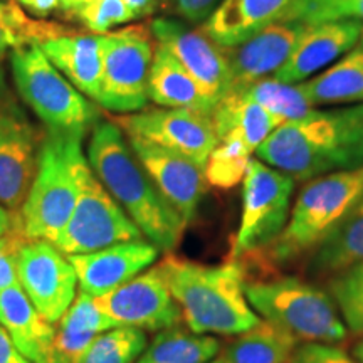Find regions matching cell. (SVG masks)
Returning a JSON list of instances; mask_svg holds the SVG:
<instances>
[{
	"label": "cell",
	"mask_w": 363,
	"mask_h": 363,
	"mask_svg": "<svg viewBox=\"0 0 363 363\" xmlns=\"http://www.w3.org/2000/svg\"><path fill=\"white\" fill-rule=\"evenodd\" d=\"M9 49H17V43L6 27L0 24V59L6 56Z\"/></svg>",
	"instance_id": "43"
},
{
	"label": "cell",
	"mask_w": 363,
	"mask_h": 363,
	"mask_svg": "<svg viewBox=\"0 0 363 363\" xmlns=\"http://www.w3.org/2000/svg\"><path fill=\"white\" fill-rule=\"evenodd\" d=\"M115 123L126 136H138L180 153L201 167H206L217 145L212 116L187 108H145L131 115H120Z\"/></svg>",
	"instance_id": "12"
},
{
	"label": "cell",
	"mask_w": 363,
	"mask_h": 363,
	"mask_svg": "<svg viewBox=\"0 0 363 363\" xmlns=\"http://www.w3.org/2000/svg\"><path fill=\"white\" fill-rule=\"evenodd\" d=\"M13 88L49 133L84 138L99 123V111L49 61L40 45L12 49Z\"/></svg>",
	"instance_id": "5"
},
{
	"label": "cell",
	"mask_w": 363,
	"mask_h": 363,
	"mask_svg": "<svg viewBox=\"0 0 363 363\" xmlns=\"http://www.w3.org/2000/svg\"><path fill=\"white\" fill-rule=\"evenodd\" d=\"M0 325L33 363H52L56 325L35 310L19 284L0 293Z\"/></svg>",
	"instance_id": "20"
},
{
	"label": "cell",
	"mask_w": 363,
	"mask_h": 363,
	"mask_svg": "<svg viewBox=\"0 0 363 363\" xmlns=\"http://www.w3.org/2000/svg\"><path fill=\"white\" fill-rule=\"evenodd\" d=\"M111 328L116 326L108 315L101 296L79 291L56 323L54 357L76 362L98 335Z\"/></svg>",
	"instance_id": "24"
},
{
	"label": "cell",
	"mask_w": 363,
	"mask_h": 363,
	"mask_svg": "<svg viewBox=\"0 0 363 363\" xmlns=\"http://www.w3.org/2000/svg\"><path fill=\"white\" fill-rule=\"evenodd\" d=\"M150 30L153 40L179 59L203 94L217 106L230 88L227 48L212 40L202 29H194L177 19L158 17L150 22Z\"/></svg>",
	"instance_id": "14"
},
{
	"label": "cell",
	"mask_w": 363,
	"mask_h": 363,
	"mask_svg": "<svg viewBox=\"0 0 363 363\" xmlns=\"http://www.w3.org/2000/svg\"><path fill=\"white\" fill-rule=\"evenodd\" d=\"M167 2H170V0H160V4H167Z\"/></svg>",
	"instance_id": "49"
},
{
	"label": "cell",
	"mask_w": 363,
	"mask_h": 363,
	"mask_svg": "<svg viewBox=\"0 0 363 363\" xmlns=\"http://www.w3.org/2000/svg\"><path fill=\"white\" fill-rule=\"evenodd\" d=\"M246 296L261 320L288 331L298 342L337 345L348 335L333 298L294 276L247 283Z\"/></svg>",
	"instance_id": "6"
},
{
	"label": "cell",
	"mask_w": 363,
	"mask_h": 363,
	"mask_svg": "<svg viewBox=\"0 0 363 363\" xmlns=\"http://www.w3.org/2000/svg\"><path fill=\"white\" fill-rule=\"evenodd\" d=\"M101 299L115 326L162 331L182 321V311L158 262Z\"/></svg>",
	"instance_id": "15"
},
{
	"label": "cell",
	"mask_w": 363,
	"mask_h": 363,
	"mask_svg": "<svg viewBox=\"0 0 363 363\" xmlns=\"http://www.w3.org/2000/svg\"><path fill=\"white\" fill-rule=\"evenodd\" d=\"M126 138L158 192L179 212L185 225H189L197 216L199 203L206 194L207 179L203 167L138 136Z\"/></svg>",
	"instance_id": "16"
},
{
	"label": "cell",
	"mask_w": 363,
	"mask_h": 363,
	"mask_svg": "<svg viewBox=\"0 0 363 363\" xmlns=\"http://www.w3.org/2000/svg\"><path fill=\"white\" fill-rule=\"evenodd\" d=\"M222 0H170L172 11L187 24H203Z\"/></svg>",
	"instance_id": "38"
},
{
	"label": "cell",
	"mask_w": 363,
	"mask_h": 363,
	"mask_svg": "<svg viewBox=\"0 0 363 363\" xmlns=\"http://www.w3.org/2000/svg\"><path fill=\"white\" fill-rule=\"evenodd\" d=\"M291 0H222L201 29L222 48H234L283 21Z\"/></svg>",
	"instance_id": "21"
},
{
	"label": "cell",
	"mask_w": 363,
	"mask_h": 363,
	"mask_svg": "<svg viewBox=\"0 0 363 363\" xmlns=\"http://www.w3.org/2000/svg\"><path fill=\"white\" fill-rule=\"evenodd\" d=\"M17 224H19V216H17V212L9 211L7 207H4L2 203H0V238H2L4 234H7L9 230H12Z\"/></svg>",
	"instance_id": "42"
},
{
	"label": "cell",
	"mask_w": 363,
	"mask_h": 363,
	"mask_svg": "<svg viewBox=\"0 0 363 363\" xmlns=\"http://www.w3.org/2000/svg\"><path fill=\"white\" fill-rule=\"evenodd\" d=\"M233 91H240L242 94H246L249 99H252L254 103L264 108L267 113H271L279 121V125L299 120V118L316 110L315 104L306 96L301 83H281L271 76L266 79L256 81V83L242 89Z\"/></svg>",
	"instance_id": "30"
},
{
	"label": "cell",
	"mask_w": 363,
	"mask_h": 363,
	"mask_svg": "<svg viewBox=\"0 0 363 363\" xmlns=\"http://www.w3.org/2000/svg\"><path fill=\"white\" fill-rule=\"evenodd\" d=\"M298 343L288 331L261 320L251 330L240 333L220 353V358L224 363H288Z\"/></svg>",
	"instance_id": "28"
},
{
	"label": "cell",
	"mask_w": 363,
	"mask_h": 363,
	"mask_svg": "<svg viewBox=\"0 0 363 363\" xmlns=\"http://www.w3.org/2000/svg\"><path fill=\"white\" fill-rule=\"evenodd\" d=\"M76 21H79L86 29L93 34H108L113 27L128 24L133 21L123 0H91L76 13Z\"/></svg>",
	"instance_id": "35"
},
{
	"label": "cell",
	"mask_w": 363,
	"mask_h": 363,
	"mask_svg": "<svg viewBox=\"0 0 363 363\" xmlns=\"http://www.w3.org/2000/svg\"><path fill=\"white\" fill-rule=\"evenodd\" d=\"M101 35L67 33L45 40L40 49L79 93L98 101L101 91Z\"/></svg>",
	"instance_id": "22"
},
{
	"label": "cell",
	"mask_w": 363,
	"mask_h": 363,
	"mask_svg": "<svg viewBox=\"0 0 363 363\" xmlns=\"http://www.w3.org/2000/svg\"><path fill=\"white\" fill-rule=\"evenodd\" d=\"M242 187V212L233 242V259L271 247L291 214L294 180L284 172L251 158Z\"/></svg>",
	"instance_id": "9"
},
{
	"label": "cell",
	"mask_w": 363,
	"mask_h": 363,
	"mask_svg": "<svg viewBox=\"0 0 363 363\" xmlns=\"http://www.w3.org/2000/svg\"><path fill=\"white\" fill-rule=\"evenodd\" d=\"M26 9L30 16L43 19V17L51 16L56 11H61V0H30Z\"/></svg>",
	"instance_id": "41"
},
{
	"label": "cell",
	"mask_w": 363,
	"mask_h": 363,
	"mask_svg": "<svg viewBox=\"0 0 363 363\" xmlns=\"http://www.w3.org/2000/svg\"><path fill=\"white\" fill-rule=\"evenodd\" d=\"M147 345V331L116 326L98 335L74 363H135Z\"/></svg>",
	"instance_id": "31"
},
{
	"label": "cell",
	"mask_w": 363,
	"mask_h": 363,
	"mask_svg": "<svg viewBox=\"0 0 363 363\" xmlns=\"http://www.w3.org/2000/svg\"><path fill=\"white\" fill-rule=\"evenodd\" d=\"M219 353L220 343L212 335L175 325L158 331L135 363H208Z\"/></svg>",
	"instance_id": "29"
},
{
	"label": "cell",
	"mask_w": 363,
	"mask_h": 363,
	"mask_svg": "<svg viewBox=\"0 0 363 363\" xmlns=\"http://www.w3.org/2000/svg\"><path fill=\"white\" fill-rule=\"evenodd\" d=\"M81 143L78 136L45 131L33 184L17 212L27 239L54 244L69 222L88 165Z\"/></svg>",
	"instance_id": "4"
},
{
	"label": "cell",
	"mask_w": 363,
	"mask_h": 363,
	"mask_svg": "<svg viewBox=\"0 0 363 363\" xmlns=\"http://www.w3.org/2000/svg\"><path fill=\"white\" fill-rule=\"evenodd\" d=\"M91 0H61V11L69 17H76L81 9L88 6Z\"/></svg>",
	"instance_id": "44"
},
{
	"label": "cell",
	"mask_w": 363,
	"mask_h": 363,
	"mask_svg": "<svg viewBox=\"0 0 363 363\" xmlns=\"http://www.w3.org/2000/svg\"><path fill=\"white\" fill-rule=\"evenodd\" d=\"M212 120L217 140L238 138L252 153H256L267 136L279 126V121L271 113L240 91H229L217 103Z\"/></svg>",
	"instance_id": "25"
},
{
	"label": "cell",
	"mask_w": 363,
	"mask_h": 363,
	"mask_svg": "<svg viewBox=\"0 0 363 363\" xmlns=\"http://www.w3.org/2000/svg\"><path fill=\"white\" fill-rule=\"evenodd\" d=\"M52 363H74V362H69V360H65V358H57V357H54Z\"/></svg>",
	"instance_id": "46"
},
{
	"label": "cell",
	"mask_w": 363,
	"mask_h": 363,
	"mask_svg": "<svg viewBox=\"0 0 363 363\" xmlns=\"http://www.w3.org/2000/svg\"><path fill=\"white\" fill-rule=\"evenodd\" d=\"M0 363H33L27 360L19 352V348L13 345L2 325H0Z\"/></svg>",
	"instance_id": "39"
},
{
	"label": "cell",
	"mask_w": 363,
	"mask_h": 363,
	"mask_svg": "<svg viewBox=\"0 0 363 363\" xmlns=\"http://www.w3.org/2000/svg\"><path fill=\"white\" fill-rule=\"evenodd\" d=\"M187 328L199 335H240L261 321L249 305L238 261L203 264L167 254L158 262Z\"/></svg>",
	"instance_id": "3"
},
{
	"label": "cell",
	"mask_w": 363,
	"mask_h": 363,
	"mask_svg": "<svg viewBox=\"0 0 363 363\" xmlns=\"http://www.w3.org/2000/svg\"><path fill=\"white\" fill-rule=\"evenodd\" d=\"M330 296L347 328L353 333H363V262L333 274L330 279Z\"/></svg>",
	"instance_id": "33"
},
{
	"label": "cell",
	"mask_w": 363,
	"mask_h": 363,
	"mask_svg": "<svg viewBox=\"0 0 363 363\" xmlns=\"http://www.w3.org/2000/svg\"><path fill=\"white\" fill-rule=\"evenodd\" d=\"M148 99L162 108H187L211 116L216 110V104L203 94L179 59L157 43L148 76Z\"/></svg>",
	"instance_id": "23"
},
{
	"label": "cell",
	"mask_w": 363,
	"mask_h": 363,
	"mask_svg": "<svg viewBox=\"0 0 363 363\" xmlns=\"http://www.w3.org/2000/svg\"><path fill=\"white\" fill-rule=\"evenodd\" d=\"M208 363H224V362H222V358H220V355H219V357H216L214 360H211Z\"/></svg>",
	"instance_id": "48"
},
{
	"label": "cell",
	"mask_w": 363,
	"mask_h": 363,
	"mask_svg": "<svg viewBox=\"0 0 363 363\" xmlns=\"http://www.w3.org/2000/svg\"><path fill=\"white\" fill-rule=\"evenodd\" d=\"M123 2L133 16V21L147 19L152 13H155L158 6H160V0H123Z\"/></svg>",
	"instance_id": "40"
},
{
	"label": "cell",
	"mask_w": 363,
	"mask_h": 363,
	"mask_svg": "<svg viewBox=\"0 0 363 363\" xmlns=\"http://www.w3.org/2000/svg\"><path fill=\"white\" fill-rule=\"evenodd\" d=\"M142 239V230L104 189L88 163L81 174L78 202L54 246L66 256H78Z\"/></svg>",
	"instance_id": "11"
},
{
	"label": "cell",
	"mask_w": 363,
	"mask_h": 363,
	"mask_svg": "<svg viewBox=\"0 0 363 363\" xmlns=\"http://www.w3.org/2000/svg\"><path fill=\"white\" fill-rule=\"evenodd\" d=\"M101 91L98 104L116 115L143 111L148 103V76L153 59L150 26H126L103 34Z\"/></svg>",
	"instance_id": "8"
},
{
	"label": "cell",
	"mask_w": 363,
	"mask_h": 363,
	"mask_svg": "<svg viewBox=\"0 0 363 363\" xmlns=\"http://www.w3.org/2000/svg\"><path fill=\"white\" fill-rule=\"evenodd\" d=\"M358 262H363V199L313 249L310 269L316 274H337Z\"/></svg>",
	"instance_id": "27"
},
{
	"label": "cell",
	"mask_w": 363,
	"mask_h": 363,
	"mask_svg": "<svg viewBox=\"0 0 363 363\" xmlns=\"http://www.w3.org/2000/svg\"><path fill=\"white\" fill-rule=\"evenodd\" d=\"M251 155V150L238 138L217 140L203 167L207 184L224 190L239 185L246 177Z\"/></svg>",
	"instance_id": "32"
},
{
	"label": "cell",
	"mask_w": 363,
	"mask_h": 363,
	"mask_svg": "<svg viewBox=\"0 0 363 363\" xmlns=\"http://www.w3.org/2000/svg\"><path fill=\"white\" fill-rule=\"evenodd\" d=\"M352 357L355 358L357 362L363 363V338L358 342L355 347H353V352H352Z\"/></svg>",
	"instance_id": "45"
},
{
	"label": "cell",
	"mask_w": 363,
	"mask_h": 363,
	"mask_svg": "<svg viewBox=\"0 0 363 363\" xmlns=\"http://www.w3.org/2000/svg\"><path fill=\"white\" fill-rule=\"evenodd\" d=\"M17 279L35 310L52 325L78 294V276L69 257L45 240H26L17 259Z\"/></svg>",
	"instance_id": "13"
},
{
	"label": "cell",
	"mask_w": 363,
	"mask_h": 363,
	"mask_svg": "<svg viewBox=\"0 0 363 363\" xmlns=\"http://www.w3.org/2000/svg\"><path fill=\"white\" fill-rule=\"evenodd\" d=\"M283 21L308 26L333 21H358L363 24V0H291Z\"/></svg>",
	"instance_id": "34"
},
{
	"label": "cell",
	"mask_w": 363,
	"mask_h": 363,
	"mask_svg": "<svg viewBox=\"0 0 363 363\" xmlns=\"http://www.w3.org/2000/svg\"><path fill=\"white\" fill-rule=\"evenodd\" d=\"M86 158L94 175L142 230L145 239L160 252H174L187 225L158 192L115 121H99L94 126Z\"/></svg>",
	"instance_id": "2"
},
{
	"label": "cell",
	"mask_w": 363,
	"mask_h": 363,
	"mask_svg": "<svg viewBox=\"0 0 363 363\" xmlns=\"http://www.w3.org/2000/svg\"><path fill=\"white\" fill-rule=\"evenodd\" d=\"M363 199V167L316 177L298 195L283 234L271 246L279 264L313 251Z\"/></svg>",
	"instance_id": "7"
},
{
	"label": "cell",
	"mask_w": 363,
	"mask_h": 363,
	"mask_svg": "<svg viewBox=\"0 0 363 363\" xmlns=\"http://www.w3.org/2000/svg\"><path fill=\"white\" fill-rule=\"evenodd\" d=\"M363 24L358 21H333L310 26L288 61L271 78L281 83H305L318 71L343 57L358 43Z\"/></svg>",
	"instance_id": "19"
},
{
	"label": "cell",
	"mask_w": 363,
	"mask_h": 363,
	"mask_svg": "<svg viewBox=\"0 0 363 363\" xmlns=\"http://www.w3.org/2000/svg\"><path fill=\"white\" fill-rule=\"evenodd\" d=\"M301 84L315 106L363 103V33L333 66Z\"/></svg>",
	"instance_id": "26"
},
{
	"label": "cell",
	"mask_w": 363,
	"mask_h": 363,
	"mask_svg": "<svg viewBox=\"0 0 363 363\" xmlns=\"http://www.w3.org/2000/svg\"><path fill=\"white\" fill-rule=\"evenodd\" d=\"M266 165L294 180L363 167V103L337 110H313L279 125L256 150Z\"/></svg>",
	"instance_id": "1"
},
{
	"label": "cell",
	"mask_w": 363,
	"mask_h": 363,
	"mask_svg": "<svg viewBox=\"0 0 363 363\" xmlns=\"http://www.w3.org/2000/svg\"><path fill=\"white\" fill-rule=\"evenodd\" d=\"M160 251L147 239L113 244L69 257L81 291L104 296L155 264Z\"/></svg>",
	"instance_id": "18"
},
{
	"label": "cell",
	"mask_w": 363,
	"mask_h": 363,
	"mask_svg": "<svg viewBox=\"0 0 363 363\" xmlns=\"http://www.w3.org/2000/svg\"><path fill=\"white\" fill-rule=\"evenodd\" d=\"M308 29L310 26L303 22L279 21L239 45L227 48L230 67L229 91L242 89L274 74L288 61Z\"/></svg>",
	"instance_id": "17"
},
{
	"label": "cell",
	"mask_w": 363,
	"mask_h": 363,
	"mask_svg": "<svg viewBox=\"0 0 363 363\" xmlns=\"http://www.w3.org/2000/svg\"><path fill=\"white\" fill-rule=\"evenodd\" d=\"M44 136L0 65V203L9 211L19 212L26 201Z\"/></svg>",
	"instance_id": "10"
},
{
	"label": "cell",
	"mask_w": 363,
	"mask_h": 363,
	"mask_svg": "<svg viewBox=\"0 0 363 363\" xmlns=\"http://www.w3.org/2000/svg\"><path fill=\"white\" fill-rule=\"evenodd\" d=\"M291 363H360L337 345L303 343L294 350Z\"/></svg>",
	"instance_id": "37"
},
{
	"label": "cell",
	"mask_w": 363,
	"mask_h": 363,
	"mask_svg": "<svg viewBox=\"0 0 363 363\" xmlns=\"http://www.w3.org/2000/svg\"><path fill=\"white\" fill-rule=\"evenodd\" d=\"M12 2H17V4H21L22 7H27V4H29L30 0H12Z\"/></svg>",
	"instance_id": "47"
},
{
	"label": "cell",
	"mask_w": 363,
	"mask_h": 363,
	"mask_svg": "<svg viewBox=\"0 0 363 363\" xmlns=\"http://www.w3.org/2000/svg\"><path fill=\"white\" fill-rule=\"evenodd\" d=\"M26 240L27 238L22 233L21 224H17L12 230L0 238V293L19 284L17 259H19V251Z\"/></svg>",
	"instance_id": "36"
}]
</instances>
